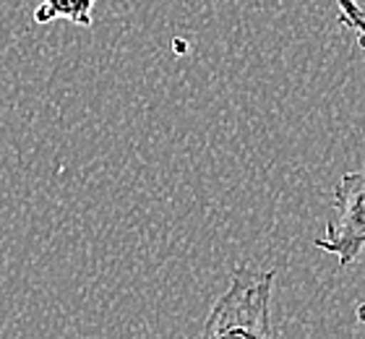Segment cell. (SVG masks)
<instances>
[{
    "label": "cell",
    "mask_w": 365,
    "mask_h": 339,
    "mask_svg": "<svg viewBox=\"0 0 365 339\" xmlns=\"http://www.w3.org/2000/svg\"><path fill=\"white\" fill-rule=\"evenodd\" d=\"M277 269L237 266L214 300L201 339H274L272 295Z\"/></svg>",
    "instance_id": "6da1fadb"
},
{
    "label": "cell",
    "mask_w": 365,
    "mask_h": 339,
    "mask_svg": "<svg viewBox=\"0 0 365 339\" xmlns=\"http://www.w3.org/2000/svg\"><path fill=\"white\" fill-rule=\"evenodd\" d=\"M313 246L334 256L339 269L358 261L365 251V173H344L336 181L331 217Z\"/></svg>",
    "instance_id": "7a4b0ae2"
},
{
    "label": "cell",
    "mask_w": 365,
    "mask_h": 339,
    "mask_svg": "<svg viewBox=\"0 0 365 339\" xmlns=\"http://www.w3.org/2000/svg\"><path fill=\"white\" fill-rule=\"evenodd\" d=\"M97 0H42L34 8V24L45 26L50 21L66 19L76 26H91V8Z\"/></svg>",
    "instance_id": "3957f363"
},
{
    "label": "cell",
    "mask_w": 365,
    "mask_h": 339,
    "mask_svg": "<svg viewBox=\"0 0 365 339\" xmlns=\"http://www.w3.org/2000/svg\"><path fill=\"white\" fill-rule=\"evenodd\" d=\"M336 8H339V24L355 31L358 47L365 50V14L360 3L358 0H336Z\"/></svg>",
    "instance_id": "277c9868"
}]
</instances>
